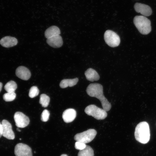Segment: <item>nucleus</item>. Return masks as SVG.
Wrapping results in <instances>:
<instances>
[{"instance_id":"1","label":"nucleus","mask_w":156,"mask_h":156,"mask_svg":"<svg viewBox=\"0 0 156 156\" xmlns=\"http://www.w3.org/2000/svg\"><path fill=\"white\" fill-rule=\"evenodd\" d=\"M86 92L90 96L96 97L101 101L103 109L106 112L109 111L111 108V105L103 94L102 86L97 83L90 84L86 88Z\"/></svg>"},{"instance_id":"2","label":"nucleus","mask_w":156,"mask_h":156,"mask_svg":"<svg viewBox=\"0 0 156 156\" xmlns=\"http://www.w3.org/2000/svg\"><path fill=\"white\" fill-rule=\"evenodd\" d=\"M134 135L136 140L142 144H146L150 139V131L149 125L146 122H141L136 126Z\"/></svg>"},{"instance_id":"3","label":"nucleus","mask_w":156,"mask_h":156,"mask_svg":"<svg viewBox=\"0 0 156 156\" xmlns=\"http://www.w3.org/2000/svg\"><path fill=\"white\" fill-rule=\"evenodd\" d=\"M133 23L139 32L143 35H147L151 31L150 21L143 16H136L133 19Z\"/></svg>"},{"instance_id":"4","label":"nucleus","mask_w":156,"mask_h":156,"mask_svg":"<svg viewBox=\"0 0 156 156\" xmlns=\"http://www.w3.org/2000/svg\"><path fill=\"white\" fill-rule=\"evenodd\" d=\"M84 111L88 115L92 116L98 120H103L107 116L106 111L94 105H88L85 108Z\"/></svg>"},{"instance_id":"5","label":"nucleus","mask_w":156,"mask_h":156,"mask_svg":"<svg viewBox=\"0 0 156 156\" xmlns=\"http://www.w3.org/2000/svg\"><path fill=\"white\" fill-rule=\"evenodd\" d=\"M97 134L96 131L94 129H89L86 131L77 134L74 136V140L85 144L90 142L95 137Z\"/></svg>"},{"instance_id":"6","label":"nucleus","mask_w":156,"mask_h":156,"mask_svg":"<svg viewBox=\"0 0 156 156\" xmlns=\"http://www.w3.org/2000/svg\"><path fill=\"white\" fill-rule=\"evenodd\" d=\"M104 39L106 44L112 47H117L120 42L119 36L111 30H108L105 31L104 34Z\"/></svg>"},{"instance_id":"7","label":"nucleus","mask_w":156,"mask_h":156,"mask_svg":"<svg viewBox=\"0 0 156 156\" xmlns=\"http://www.w3.org/2000/svg\"><path fill=\"white\" fill-rule=\"evenodd\" d=\"M14 152L16 156H32L31 148L22 143L18 144L16 145Z\"/></svg>"},{"instance_id":"8","label":"nucleus","mask_w":156,"mask_h":156,"mask_svg":"<svg viewBox=\"0 0 156 156\" xmlns=\"http://www.w3.org/2000/svg\"><path fill=\"white\" fill-rule=\"evenodd\" d=\"M14 118L16 125L18 128H24L29 123V118L21 112H16L14 114Z\"/></svg>"},{"instance_id":"9","label":"nucleus","mask_w":156,"mask_h":156,"mask_svg":"<svg viewBox=\"0 0 156 156\" xmlns=\"http://www.w3.org/2000/svg\"><path fill=\"white\" fill-rule=\"evenodd\" d=\"M1 124L3 127L2 135L9 140L14 139L15 135L11 123L8 120L4 119L2 120Z\"/></svg>"},{"instance_id":"10","label":"nucleus","mask_w":156,"mask_h":156,"mask_svg":"<svg viewBox=\"0 0 156 156\" xmlns=\"http://www.w3.org/2000/svg\"><path fill=\"white\" fill-rule=\"evenodd\" d=\"M134 8L137 12L140 13L144 16H150L152 13L151 8L144 4L136 3L134 5Z\"/></svg>"},{"instance_id":"11","label":"nucleus","mask_w":156,"mask_h":156,"mask_svg":"<svg viewBox=\"0 0 156 156\" xmlns=\"http://www.w3.org/2000/svg\"><path fill=\"white\" fill-rule=\"evenodd\" d=\"M16 74L19 78L25 80H27L31 77L30 70L26 67L23 66L18 67L16 70Z\"/></svg>"},{"instance_id":"12","label":"nucleus","mask_w":156,"mask_h":156,"mask_svg":"<svg viewBox=\"0 0 156 156\" xmlns=\"http://www.w3.org/2000/svg\"><path fill=\"white\" fill-rule=\"evenodd\" d=\"M76 116V112L73 109L69 108L65 110L63 112L62 118L64 121L69 123L73 121Z\"/></svg>"},{"instance_id":"13","label":"nucleus","mask_w":156,"mask_h":156,"mask_svg":"<svg viewBox=\"0 0 156 156\" xmlns=\"http://www.w3.org/2000/svg\"><path fill=\"white\" fill-rule=\"evenodd\" d=\"M47 42L51 47L58 48L62 46L63 41L61 36L58 35L47 39Z\"/></svg>"},{"instance_id":"14","label":"nucleus","mask_w":156,"mask_h":156,"mask_svg":"<svg viewBox=\"0 0 156 156\" xmlns=\"http://www.w3.org/2000/svg\"><path fill=\"white\" fill-rule=\"evenodd\" d=\"M18 43L17 39L15 38L6 36L2 38L0 40V44L5 47H10L14 46Z\"/></svg>"},{"instance_id":"15","label":"nucleus","mask_w":156,"mask_h":156,"mask_svg":"<svg viewBox=\"0 0 156 156\" xmlns=\"http://www.w3.org/2000/svg\"><path fill=\"white\" fill-rule=\"evenodd\" d=\"M86 79L91 81H97L100 79V76L97 72L92 68H88L85 72Z\"/></svg>"},{"instance_id":"16","label":"nucleus","mask_w":156,"mask_h":156,"mask_svg":"<svg viewBox=\"0 0 156 156\" xmlns=\"http://www.w3.org/2000/svg\"><path fill=\"white\" fill-rule=\"evenodd\" d=\"M60 34V30L58 27L52 26L46 30L44 35L45 37L47 39L54 36L59 35Z\"/></svg>"},{"instance_id":"17","label":"nucleus","mask_w":156,"mask_h":156,"mask_svg":"<svg viewBox=\"0 0 156 156\" xmlns=\"http://www.w3.org/2000/svg\"><path fill=\"white\" fill-rule=\"evenodd\" d=\"M78 80L77 78L73 79H64L61 81L60 86L62 88H65L68 86L71 87L76 85Z\"/></svg>"},{"instance_id":"18","label":"nucleus","mask_w":156,"mask_h":156,"mask_svg":"<svg viewBox=\"0 0 156 156\" xmlns=\"http://www.w3.org/2000/svg\"><path fill=\"white\" fill-rule=\"evenodd\" d=\"M78 156H94V151L90 146L87 145L85 149L79 151Z\"/></svg>"},{"instance_id":"19","label":"nucleus","mask_w":156,"mask_h":156,"mask_svg":"<svg viewBox=\"0 0 156 156\" xmlns=\"http://www.w3.org/2000/svg\"><path fill=\"white\" fill-rule=\"evenodd\" d=\"M17 88L16 83L13 81H10L8 82L4 87L5 90L7 92H14Z\"/></svg>"},{"instance_id":"20","label":"nucleus","mask_w":156,"mask_h":156,"mask_svg":"<svg viewBox=\"0 0 156 156\" xmlns=\"http://www.w3.org/2000/svg\"><path fill=\"white\" fill-rule=\"evenodd\" d=\"M49 97L45 94H42L40 96L39 103L44 107L48 106L50 102Z\"/></svg>"},{"instance_id":"21","label":"nucleus","mask_w":156,"mask_h":156,"mask_svg":"<svg viewBox=\"0 0 156 156\" xmlns=\"http://www.w3.org/2000/svg\"><path fill=\"white\" fill-rule=\"evenodd\" d=\"M16 95L15 92H7L3 94V98L5 101H13L15 99Z\"/></svg>"},{"instance_id":"22","label":"nucleus","mask_w":156,"mask_h":156,"mask_svg":"<svg viewBox=\"0 0 156 156\" xmlns=\"http://www.w3.org/2000/svg\"><path fill=\"white\" fill-rule=\"evenodd\" d=\"M39 90L37 87L33 86L30 88L29 92V96L31 98H33L38 95Z\"/></svg>"},{"instance_id":"23","label":"nucleus","mask_w":156,"mask_h":156,"mask_svg":"<svg viewBox=\"0 0 156 156\" xmlns=\"http://www.w3.org/2000/svg\"><path fill=\"white\" fill-rule=\"evenodd\" d=\"M49 112L47 110H44L41 115V120L43 122L47 121L49 119Z\"/></svg>"},{"instance_id":"24","label":"nucleus","mask_w":156,"mask_h":156,"mask_svg":"<svg viewBox=\"0 0 156 156\" xmlns=\"http://www.w3.org/2000/svg\"><path fill=\"white\" fill-rule=\"evenodd\" d=\"M87 145L86 144L80 141H77L75 144V148L77 150L81 151L85 149Z\"/></svg>"},{"instance_id":"25","label":"nucleus","mask_w":156,"mask_h":156,"mask_svg":"<svg viewBox=\"0 0 156 156\" xmlns=\"http://www.w3.org/2000/svg\"><path fill=\"white\" fill-rule=\"evenodd\" d=\"M2 86H3L2 83H1L0 82V92L1 90Z\"/></svg>"},{"instance_id":"26","label":"nucleus","mask_w":156,"mask_h":156,"mask_svg":"<svg viewBox=\"0 0 156 156\" xmlns=\"http://www.w3.org/2000/svg\"><path fill=\"white\" fill-rule=\"evenodd\" d=\"M60 156H68V155L66 154H63L61 155Z\"/></svg>"},{"instance_id":"27","label":"nucleus","mask_w":156,"mask_h":156,"mask_svg":"<svg viewBox=\"0 0 156 156\" xmlns=\"http://www.w3.org/2000/svg\"><path fill=\"white\" fill-rule=\"evenodd\" d=\"M16 130L18 131H19V132L21 131V130L19 129H18V128H17L16 129Z\"/></svg>"},{"instance_id":"28","label":"nucleus","mask_w":156,"mask_h":156,"mask_svg":"<svg viewBox=\"0 0 156 156\" xmlns=\"http://www.w3.org/2000/svg\"><path fill=\"white\" fill-rule=\"evenodd\" d=\"M1 124V122H0V125ZM2 135L0 133V138L1 137V136Z\"/></svg>"},{"instance_id":"29","label":"nucleus","mask_w":156,"mask_h":156,"mask_svg":"<svg viewBox=\"0 0 156 156\" xmlns=\"http://www.w3.org/2000/svg\"><path fill=\"white\" fill-rule=\"evenodd\" d=\"M20 139V140H21V139Z\"/></svg>"}]
</instances>
